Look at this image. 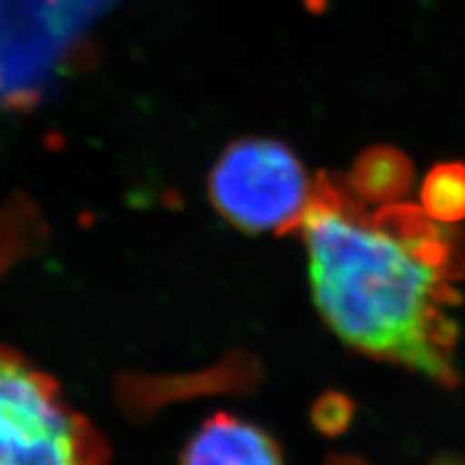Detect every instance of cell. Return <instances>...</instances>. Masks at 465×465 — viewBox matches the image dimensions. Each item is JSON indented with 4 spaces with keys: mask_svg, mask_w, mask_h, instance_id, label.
Returning a JSON list of instances; mask_svg holds the SVG:
<instances>
[{
    "mask_svg": "<svg viewBox=\"0 0 465 465\" xmlns=\"http://www.w3.org/2000/svg\"><path fill=\"white\" fill-rule=\"evenodd\" d=\"M349 186L320 173L301 229L316 309L357 351L452 386L456 324L444 307L463 273L439 222L403 203L365 220Z\"/></svg>",
    "mask_w": 465,
    "mask_h": 465,
    "instance_id": "cell-1",
    "label": "cell"
},
{
    "mask_svg": "<svg viewBox=\"0 0 465 465\" xmlns=\"http://www.w3.org/2000/svg\"><path fill=\"white\" fill-rule=\"evenodd\" d=\"M0 465H109V448L63 388L0 347Z\"/></svg>",
    "mask_w": 465,
    "mask_h": 465,
    "instance_id": "cell-2",
    "label": "cell"
},
{
    "mask_svg": "<svg viewBox=\"0 0 465 465\" xmlns=\"http://www.w3.org/2000/svg\"><path fill=\"white\" fill-rule=\"evenodd\" d=\"M119 0H0V105L25 109L45 97Z\"/></svg>",
    "mask_w": 465,
    "mask_h": 465,
    "instance_id": "cell-3",
    "label": "cell"
},
{
    "mask_svg": "<svg viewBox=\"0 0 465 465\" xmlns=\"http://www.w3.org/2000/svg\"><path fill=\"white\" fill-rule=\"evenodd\" d=\"M312 193L314 183L295 152L270 138L231 142L208 177L213 208L244 232L301 227Z\"/></svg>",
    "mask_w": 465,
    "mask_h": 465,
    "instance_id": "cell-4",
    "label": "cell"
},
{
    "mask_svg": "<svg viewBox=\"0 0 465 465\" xmlns=\"http://www.w3.org/2000/svg\"><path fill=\"white\" fill-rule=\"evenodd\" d=\"M181 465H283L278 444L260 427L217 413L188 440Z\"/></svg>",
    "mask_w": 465,
    "mask_h": 465,
    "instance_id": "cell-5",
    "label": "cell"
},
{
    "mask_svg": "<svg viewBox=\"0 0 465 465\" xmlns=\"http://www.w3.org/2000/svg\"><path fill=\"white\" fill-rule=\"evenodd\" d=\"M413 174L410 157L401 150L394 145H372L355 159L349 188L361 200L390 206L410 193Z\"/></svg>",
    "mask_w": 465,
    "mask_h": 465,
    "instance_id": "cell-6",
    "label": "cell"
},
{
    "mask_svg": "<svg viewBox=\"0 0 465 465\" xmlns=\"http://www.w3.org/2000/svg\"><path fill=\"white\" fill-rule=\"evenodd\" d=\"M420 206L439 223L461 222L465 217V163L434 165L420 186Z\"/></svg>",
    "mask_w": 465,
    "mask_h": 465,
    "instance_id": "cell-7",
    "label": "cell"
},
{
    "mask_svg": "<svg viewBox=\"0 0 465 465\" xmlns=\"http://www.w3.org/2000/svg\"><path fill=\"white\" fill-rule=\"evenodd\" d=\"M355 405L340 391H326L320 396L311 411L312 425L326 436H340L351 425Z\"/></svg>",
    "mask_w": 465,
    "mask_h": 465,
    "instance_id": "cell-8",
    "label": "cell"
},
{
    "mask_svg": "<svg viewBox=\"0 0 465 465\" xmlns=\"http://www.w3.org/2000/svg\"><path fill=\"white\" fill-rule=\"evenodd\" d=\"M302 5L307 8V12L312 14V16H322V14L328 12L330 0H302Z\"/></svg>",
    "mask_w": 465,
    "mask_h": 465,
    "instance_id": "cell-9",
    "label": "cell"
},
{
    "mask_svg": "<svg viewBox=\"0 0 465 465\" xmlns=\"http://www.w3.org/2000/svg\"><path fill=\"white\" fill-rule=\"evenodd\" d=\"M328 465H367L357 460H349V458H333L328 461Z\"/></svg>",
    "mask_w": 465,
    "mask_h": 465,
    "instance_id": "cell-10",
    "label": "cell"
}]
</instances>
